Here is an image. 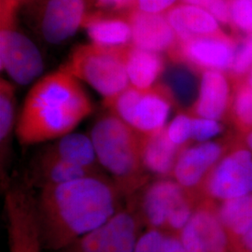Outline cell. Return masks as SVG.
Masks as SVG:
<instances>
[{
	"mask_svg": "<svg viewBox=\"0 0 252 252\" xmlns=\"http://www.w3.org/2000/svg\"><path fill=\"white\" fill-rule=\"evenodd\" d=\"M116 184L94 175L41 188L37 216L45 250L62 251L120 210Z\"/></svg>",
	"mask_w": 252,
	"mask_h": 252,
	"instance_id": "1",
	"label": "cell"
},
{
	"mask_svg": "<svg viewBox=\"0 0 252 252\" xmlns=\"http://www.w3.org/2000/svg\"><path fill=\"white\" fill-rule=\"evenodd\" d=\"M93 111L79 80L63 68L51 73L28 92L16 125L22 144H36L68 135Z\"/></svg>",
	"mask_w": 252,
	"mask_h": 252,
	"instance_id": "2",
	"label": "cell"
},
{
	"mask_svg": "<svg viewBox=\"0 0 252 252\" xmlns=\"http://www.w3.org/2000/svg\"><path fill=\"white\" fill-rule=\"evenodd\" d=\"M90 136L99 164L112 176L123 195H132L146 185L142 135L110 113L95 123Z\"/></svg>",
	"mask_w": 252,
	"mask_h": 252,
	"instance_id": "3",
	"label": "cell"
},
{
	"mask_svg": "<svg viewBox=\"0 0 252 252\" xmlns=\"http://www.w3.org/2000/svg\"><path fill=\"white\" fill-rule=\"evenodd\" d=\"M127 47L79 46L62 68L88 83L104 97V102L109 101L130 86L126 71Z\"/></svg>",
	"mask_w": 252,
	"mask_h": 252,
	"instance_id": "4",
	"label": "cell"
},
{
	"mask_svg": "<svg viewBox=\"0 0 252 252\" xmlns=\"http://www.w3.org/2000/svg\"><path fill=\"white\" fill-rule=\"evenodd\" d=\"M197 194L166 178L147 185L138 202L136 213L143 225L180 234L198 204Z\"/></svg>",
	"mask_w": 252,
	"mask_h": 252,
	"instance_id": "5",
	"label": "cell"
},
{
	"mask_svg": "<svg viewBox=\"0 0 252 252\" xmlns=\"http://www.w3.org/2000/svg\"><path fill=\"white\" fill-rule=\"evenodd\" d=\"M104 103L112 114L142 136L163 130L172 106L175 105L170 94L160 82L147 90L130 85L116 97Z\"/></svg>",
	"mask_w": 252,
	"mask_h": 252,
	"instance_id": "6",
	"label": "cell"
},
{
	"mask_svg": "<svg viewBox=\"0 0 252 252\" xmlns=\"http://www.w3.org/2000/svg\"><path fill=\"white\" fill-rule=\"evenodd\" d=\"M18 7L12 0H1L0 64L12 81L27 85L42 73L44 64L36 46L14 28Z\"/></svg>",
	"mask_w": 252,
	"mask_h": 252,
	"instance_id": "7",
	"label": "cell"
},
{
	"mask_svg": "<svg viewBox=\"0 0 252 252\" xmlns=\"http://www.w3.org/2000/svg\"><path fill=\"white\" fill-rule=\"evenodd\" d=\"M252 193V153L245 145H233L209 173L199 195L224 201Z\"/></svg>",
	"mask_w": 252,
	"mask_h": 252,
	"instance_id": "8",
	"label": "cell"
},
{
	"mask_svg": "<svg viewBox=\"0 0 252 252\" xmlns=\"http://www.w3.org/2000/svg\"><path fill=\"white\" fill-rule=\"evenodd\" d=\"M142 226L135 209H120L104 224L57 252H134Z\"/></svg>",
	"mask_w": 252,
	"mask_h": 252,
	"instance_id": "9",
	"label": "cell"
},
{
	"mask_svg": "<svg viewBox=\"0 0 252 252\" xmlns=\"http://www.w3.org/2000/svg\"><path fill=\"white\" fill-rule=\"evenodd\" d=\"M9 252H42L44 249L36 200L22 186L9 188L5 196Z\"/></svg>",
	"mask_w": 252,
	"mask_h": 252,
	"instance_id": "10",
	"label": "cell"
},
{
	"mask_svg": "<svg viewBox=\"0 0 252 252\" xmlns=\"http://www.w3.org/2000/svg\"><path fill=\"white\" fill-rule=\"evenodd\" d=\"M237 39L223 32L180 41L168 54L174 63H184L197 73L217 70L227 74L236 51Z\"/></svg>",
	"mask_w": 252,
	"mask_h": 252,
	"instance_id": "11",
	"label": "cell"
},
{
	"mask_svg": "<svg viewBox=\"0 0 252 252\" xmlns=\"http://www.w3.org/2000/svg\"><path fill=\"white\" fill-rule=\"evenodd\" d=\"M187 252H236L218 215L215 201L201 198L180 234Z\"/></svg>",
	"mask_w": 252,
	"mask_h": 252,
	"instance_id": "12",
	"label": "cell"
},
{
	"mask_svg": "<svg viewBox=\"0 0 252 252\" xmlns=\"http://www.w3.org/2000/svg\"><path fill=\"white\" fill-rule=\"evenodd\" d=\"M91 0H42L36 26L48 43L58 44L72 37L82 27Z\"/></svg>",
	"mask_w": 252,
	"mask_h": 252,
	"instance_id": "13",
	"label": "cell"
},
{
	"mask_svg": "<svg viewBox=\"0 0 252 252\" xmlns=\"http://www.w3.org/2000/svg\"><path fill=\"white\" fill-rule=\"evenodd\" d=\"M230 147L228 142L224 141H207L190 145L180 153L172 177L181 187L200 197V189L207 176Z\"/></svg>",
	"mask_w": 252,
	"mask_h": 252,
	"instance_id": "14",
	"label": "cell"
},
{
	"mask_svg": "<svg viewBox=\"0 0 252 252\" xmlns=\"http://www.w3.org/2000/svg\"><path fill=\"white\" fill-rule=\"evenodd\" d=\"M131 27L132 45L157 54H170L179 38L163 13L135 9L126 13Z\"/></svg>",
	"mask_w": 252,
	"mask_h": 252,
	"instance_id": "15",
	"label": "cell"
},
{
	"mask_svg": "<svg viewBox=\"0 0 252 252\" xmlns=\"http://www.w3.org/2000/svg\"><path fill=\"white\" fill-rule=\"evenodd\" d=\"M229 77L217 70L201 73L198 95L189 113L195 117L221 121L229 115L232 103Z\"/></svg>",
	"mask_w": 252,
	"mask_h": 252,
	"instance_id": "16",
	"label": "cell"
},
{
	"mask_svg": "<svg viewBox=\"0 0 252 252\" xmlns=\"http://www.w3.org/2000/svg\"><path fill=\"white\" fill-rule=\"evenodd\" d=\"M164 14L180 41L222 33L216 19L194 5L181 2Z\"/></svg>",
	"mask_w": 252,
	"mask_h": 252,
	"instance_id": "17",
	"label": "cell"
},
{
	"mask_svg": "<svg viewBox=\"0 0 252 252\" xmlns=\"http://www.w3.org/2000/svg\"><path fill=\"white\" fill-rule=\"evenodd\" d=\"M82 27L93 44L109 48L132 45L131 27L126 14L124 16L103 12L88 13Z\"/></svg>",
	"mask_w": 252,
	"mask_h": 252,
	"instance_id": "18",
	"label": "cell"
},
{
	"mask_svg": "<svg viewBox=\"0 0 252 252\" xmlns=\"http://www.w3.org/2000/svg\"><path fill=\"white\" fill-rule=\"evenodd\" d=\"M126 71L130 85L147 90L156 85L165 69V61L161 54L146 51L134 45L127 47Z\"/></svg>",
	"mask_w": 252,
	"mask_h": 252,
	"instance_id": "19",
	"label": "cell"
},
{
	"mask_svg": "<svg viewBox=\"0 0 252 252\" xmlns=\"http://www.w3.org/2000/svg\"><path fill=\"white\" fill-rule=\"evenodd\" d=\"M184 150L172 143L165 128L157 134L142 136L141 153L146 171L162 179L172 176L178 158Z\"/></svg>",
	"mask_w": 252,
	"mask_h": 252,
	"instance_id": "20",
	"label": "cell"
},
{
	"mask_svg": "<svg viewBox=\"0 0 252 252\" xmlns=\"http://www.w3.org/2000/svg\"><path fill=\"white\" fill-rule=\"evenodd\" d=\"M218 215L236 252L244 235L252 229V193L221 201Z\"/></svg>",
	"mask_w": 252,
	"mask_h": 252,
	"instance_id": "21",
	"label": "cell"
},
{
	"mask_svg": "<svg viewBox=\"0 0 252 252\" xmlns=\"http://www.w3.org/2000/svg\"><path fill=\"white\" fill-rule=\"evenodd\" d=\"M44 152L65 162L97 172L99 162L91 136L70 133L58 138Z\"/></svg>",
	"mask_w": 252,
	"mask_h": 252,
	"instance_id": "22",
	"label": "cell"
},
{
	"mask_svg": "<svg viewBox=\"0 0 252 252\" xmlns=\"http://www.w3.org/2000/svg\"><path fill=\"white\" fill-rule=\"evenodd\" d=\"M33 175L36 183L43 188L99 174L98 172L65 162L43 152L36 159Z\"/></svg>",
	"mask_w": 252,
	"mask_h": 252,
	"instance_id": "23",
	"label": "cell"
},
{
	"mask_svg": "<svg viewBox=\"0 0 252 252\" xmlns=\"http://www.w3.org/2000/svg\"><path fill=\"white\" fill-rule=\"evenodd\" d=\"M229 116L242 135L252 131V86L244 81L234 83Z\"/></svg>",
	"mask_w": 252,
	"mask_h": 252,
	"instance_id": "24",
	"label": "cell"
},
{
	"mask_svg": "<svg viewBox=\"0 0 252 252\" xmlns=\"http://www.w3.org/2000/svg\"><path fill=\"white\" fill-rule=\"evenodd\" d=\"M134 252H187L178 234L148 228L139 236Z\"/></svg>",
	"mask_w": 252,
	"mask_h": 252,
	"instance_id": "25",
	"label": "cell"
},
{
	"mask_svg": "<svg viewBox=\"0 0 252 252\" xmlns=\"http://www.w3.org/2000/svg\"><path fill=\"white\" fill-rule=\"evenodd\" d=\"M15 124V90L13 85L1 79L0 81V143L1 156L7 152L10 134Z\"/></svg>",
	"mask_w": 252,
	"mask_h": 252,
	"instance_id": "26",
	"label": "cell"
},
{
	"mask_svg": "<svg viewBox=\"0 0 252 252\" xmlns=\"http://www.w3.org/2000/svg\"><path fill=\"white\" fill-rule=\"evenodd\" d=\"M182 64V68L176 67L168 73L165 82H160L170 94L175 105H184L190 102L195 89L192 73L196 71L184 63Z\"/></svg>",
	"mask_w": 252,
	"mask_h": 252,
	"instance_id": "27",
	"label": "cell"
},
{
	"mask_svg": "<svg viewBox=\"0 0 252 252\" xmlns=\"http://www.w3.org/2000/svg\"><path fill=\"white\" fill-rule=\"evenodd\" d=\"M230 27L235 38L252 36V0H229Z\"/></svg>",
	"mask_w": 252,
	"mask_h": 252,
	"instance_id": "28",
	"label": "cell"
},
{
	"mask_svg": "<svg viewBox=\"0 0 252 252\" xmlns=\"http://www.w3.org/2000/svg\"><path fill=\"white\" fill-rule=\"evenodd\" d=\"M252 67V36L238 38L234 62L227 76L234 83L242 81Z\"/></svg>",
	"mask_w": 252,
	"mask_h": 252,
	"instance_id": "29",
	"label": "cell"
},
{
	"mask_svg": "<svg viewBox=\"0 0 252 252\" xmlns=\"http://www.w3.org/2000/svg\"><path fill=\"white\" fill-rule=\"evenodd\" d=\"M192 116L187 113H180L165 127V132L172 143L181 149H186L191 142Z\"/></svg>",
	"mask_w": 252,
	"mask_h": 252,
	"instance_id": "30",
	"label": "cell"
},
{
	"mask_svg": "<svg viewBox=\"0 0 252 252\" xmlns=\"http://www.w3.org/2000/svg\"><path fill=\"white\" fill-rule=\"evenodd\" d=\"M222 131L223 126L219 121L192 116L191 141L197 143L207 142Z\"/></svg>",
	"mask_w": 252,
	"mask_h": 252,
	"instance_id": "31",
	"label": "cell"
},
{
	"mask_svg": "<svg viewBox=\"0 0 252 252\" xmlns=\"http://www.w3.org/2000/svg\"><path fill=\"white\" fill-rule=\"evenodd\" d=\"M181 2L206 9L219 23L230 27L229 0H181Z\"/></svg>",
	"mask_w": 252,
	"mask_h": 252,
	"instance_id": "32",
	"label": "cell"
},
{
	"mask_svg": "<svg viewBox=\"0 0 252 252\" xmlns=\"http://www.w3.org/2000/svg\"><path fill=\"white\" fill-rule=\"evenodd\" d=\"M101 9L112 12H129L136 9L137 0H92Z\"/></svg>",
	"mask_w": 252,
	"mask_h": 252,
	"instance_id": "33",
	"label": "cell"
},
{
	"mask_svg": "<svg viewBox=\"0 0 252 252\" xmlns=\"http://www.w3.org/2000/svg\"><path fill=\"white\" fill-rule=\"evenodd\" d=\"M177 0H137L136 9L151 13H165Z\"/></svg>",
	"mask_w": 252,
	"mask_h": 252,
	"instance_id": "34",
	"label": "cell"
},
{
	"mask_svg": "<svg viewBox=\"0 0 252 252\" xmlns=\"http://www.w3.org/2000/svg\"><path fill=\"white\" fill-rule=\"evenodd\" d=\"M239 252H252V229L240 240Z\"/></svg>",
	"mask_w": 252,
	"mask_h": 252,
	"instance_id": "35",
	"label": "cell"
},
{
	"mask_svg": "<svg viewBox=\"0 0 252 252\" xmlns=\"http://www.w3.org/2000/svg\"><path fill=\"white\" fill-rule=\"evenodd\" d=\"M244 145L252 152V131L244 135Z\"/></svg>",
	"mask_w": 252,
	"mask_h": 252,
	"instance_id": "36",
	"label": "cell"
},
{
	"mask_svg": "<svg viewBox=\"0 0 252 252\" xmlns=\"http://www.w3.org/2000/svg\"><path fill=\"white\" fill-rule=\"evenodd\" d=\"M242 81L246 82V83L249 84L250 86H252V69L250 70V72L248 73V75L246 76V78H245Z\"/></svg>",
	"mask_w": 252,
	"mask_h": 252,
	"instance_id": "37",
	"label": "cell"
},
{
	"mask_svg": "<svg viewBox=\"0 0 252 252\" xmlns=\"http://www.w3.org/2000/svg\"><path fill=\"white\" fill-rule=\"evenodd\" d=\"M17 2H18L19 4H21V3H23V2H26L27 0H16Z\"/></svg>",
	"mask_w": 252,
	"mask_h": 252,
	"instance_id": "38",
	"label": "cell"
}]
</instances>
